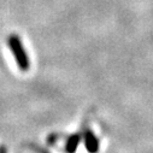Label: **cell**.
I'll use <instances>...</instances> for the list:
<instances>
[{"label":"cell","instance_id":"cell-1","mask_svg":"<svg viewBox=\"0 0 153 153\" xmlns=\"http://www.w3.org/2000/svg\"><path fill=\"white\" fill-rule=\"evenodd\" d=\"M7 45L10 46V48L12 51V54L17 63V66L22 71H28L30 68V60H29V57L22 45L21 39L17 35L12 34L7 37Z\"/></svg>","mask_w":153,"mask_h":153},{"label":"cell","instance_id":"cell-2","mask_svg":"<svg viewBox=\"0 0 153 153\" xmlns=\"http://www.w3.org/2000/svg\"><path fill=\"white\" fill-rule=\"evenodd\" d=\"M85 139H86L85 141H86V146H87L88 151L91 153H97L98 148H99V141H98L97 136L91 130H87L85 134Z\"/></svg>","mask_w":153,"mask_h":153}]
</instances>
